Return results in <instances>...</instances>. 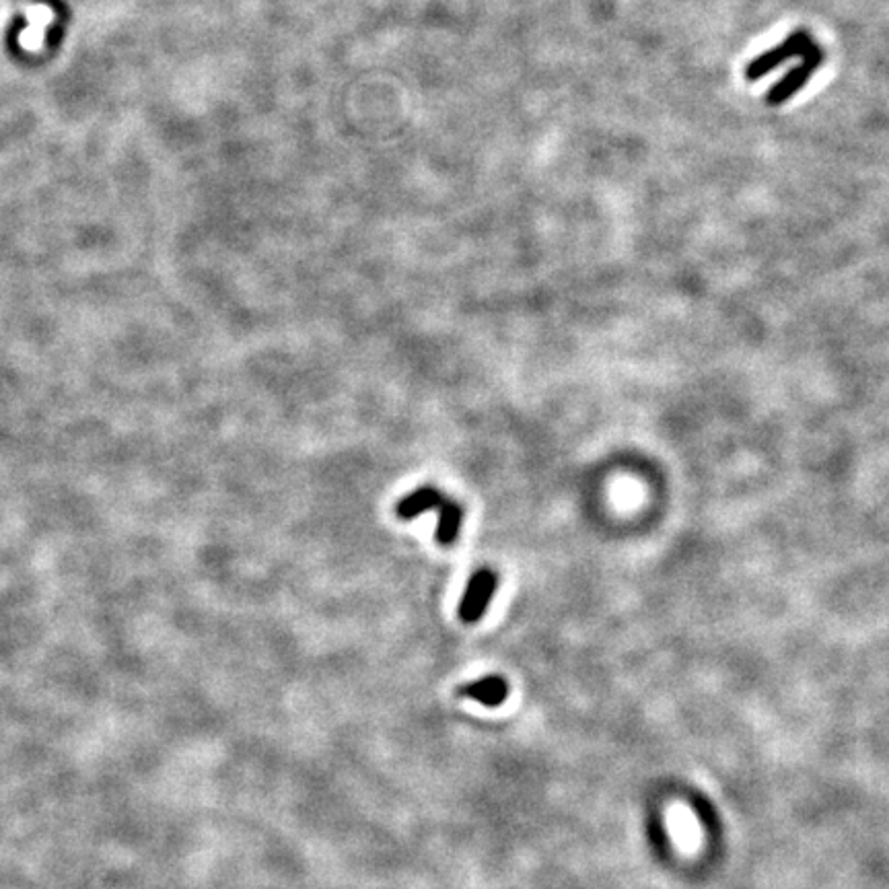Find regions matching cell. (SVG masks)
<instances>
[{"label": "cell", "mask_w": 889, "mask_h": 889, "mask_svg": "<svg viewBox=\"0 0 889 889\" xmlns=\"http://www.w3.org/2000/svg\"><path fill=\"white\" fill-rule=\"evenodd\" d=\"M815 46L817 44H813V40L809 38L805 31H797V33L791 35V38H787L785 42L778 44L776 48H772V50L764 52L762 56L754 58L750 62L748 70H745V79H748V81H758V79L766 77L768 73H772V70L778 68L785 60H791V58H797V56L805 58Z\"/></svg>", "instance_id": "6da1fadb"}, {"label": "cell", "mask_w": 889, "mask_h": 889, "mask_svg": "<svg viewBox=\"0 0 889 889\" xmlns=\"http://www.w3.org/2000/svg\"><path fill=\"white\" fill-rule=\"evenodd\" d=\"M496 585H499V579H496V575L488 571V568H482V571L474 573L466 587L464 597L459 601V618L466 624L478 622L484 616L490 599L494 597Z\"/></svg>", "instance_id": "7a4b0ae2"}, {"label": "cell", "mask_w": 889, "mask_h": 889, "mask_svg": "<svg viewBox=\"0 0 889 889\" xmlns=\"http://www.w3.org/2000/svg\"><path fill=\"white\" fill-rule=\"evenodd\" d=\"M822 60H824L822 48L815 46L797 68H793L791 73H787L768 91V105H780L789 101L793 95H797L809 83V79L813 77L817 66L822 64Z\"/></svg>", "instance_id": "3957f363"}, {"label": "cell", "mask_w": 889, "mask_h": 889, "mask_svg": "<svg viewBox=\"0 0 889 889\" xmlns=\"http://www.w3.org/2000/svg\"><path fill=\"white\" fill-rule=\"evenodd\" d=\"M459 692L464 694V696H468V698H472V700H476V702H480V704H484V706L496 708V706H501L507 700L509 684L501 678V675H488V678H482L478 682H472V684L464 686Z\"/></svg>", "instance_id": "277c9868"}, {"label": "cell", "mask_w": 889, "mask_h": 889, "mask_svg": "<svg viewBox=\"0 0 889 889\" xmlns=\"http://www.w3.org/2000/svg\"><path fill=\"white\" fill-rule=\"evenodd\" d=\"M441 503H443V494L437 488L424 486V488H418V490L410 492L408 496H404V499L398 503L396 511H398L400 519L408 521V519L420 517L422 513L439 509Z\"/></svg>", "instance_id": "5b68a950"}, {"label": "cell", "mask_w": 889, "mask_h": 889, "mask_svg": "<svg viewBox=\"0 0 889 889\" xmlns=\"http://www.w3.org/2000/svg\"><path fill=\"white\" fill-rule=\"evenodd\" d=\"M461 521H464V511H461V507L455 501L443 499V503L439 505L437 542L443 546H451L459 536Z\"/></svg>", "instance_id": "8992f818"}]
</instances>
